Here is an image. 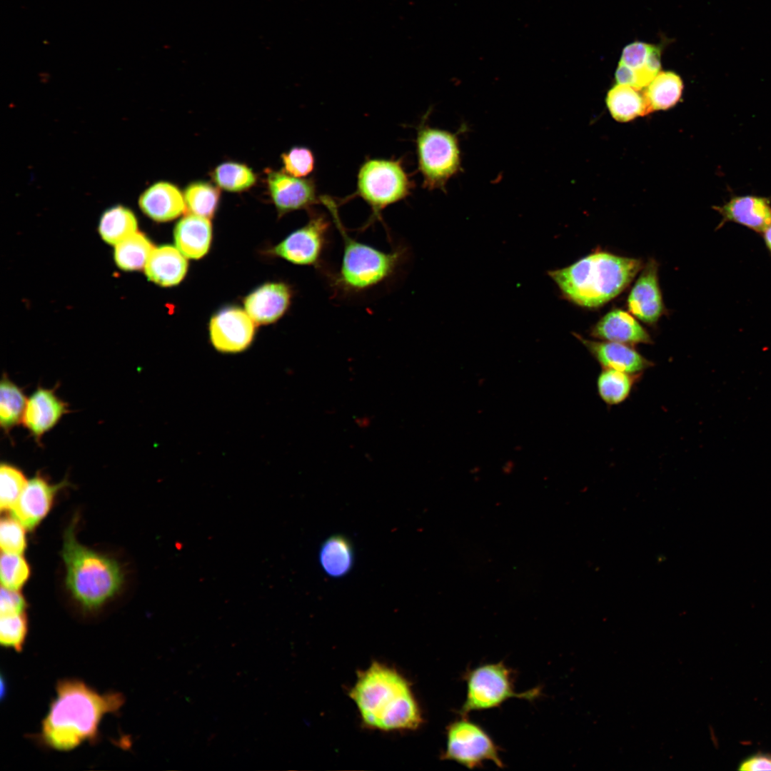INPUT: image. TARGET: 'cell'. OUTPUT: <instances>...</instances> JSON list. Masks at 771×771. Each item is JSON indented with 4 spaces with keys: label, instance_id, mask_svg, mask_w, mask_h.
Listing matches in <instances>:
<instances>
[{
    "label": "cell",
    "instance_id": "cell-6",
    "mask_svg": "<svg viewBox=\"0 0 771 771\" xmlns=\"http://www.w3.org/2000/svg\"><path fill=\"white\" fill-rule=\"evenodd\" d=\"M413 181L400 159L369 158L360 166L356 190L344 201L360 197L370 207L372 215L366 226L381 221V212L388 206L410 195Z\"/></svg>",
    "mask_w": 771,
    "mask_h": 771
},
{
    "label": "cell",
    "instance_id": "cell-37",
    "mask_svg": "<svg viewBox=\"0 0 771 771\" xmlns=\"http://www.w3.org/2000/svg\"><path fill=\"white\" fill-rule=\"evenodd\" d=\"M281 161L284 172L295 177L305 178L315 168V156L306 147L295 146L282 153Z\"/></svg>",
    "mask_w": 771,
    "mask_h": 771
},
{
    "label": "cell",
    "instance_id": "cell-30",
    "mask_svg": "<svg viewBox=\"0 0 771 771\" xmlns=\"http://www.w3.org/2000/svg\"><path fill=\"white\" fill-rule=\"evenodd\" d=\"M183 197L188 213L209 218L217 209L220 191L210 183L195 181L186 188Z\"/></svg>",
    "mask_w": 771,
    "mask_h": 771
},
{
    "label": "cell",
    "instance_id": "cell-26",
    "mask_svg": "<svg viewBox=\"0 0 771 771\" xmlns=\"http://www.w3.org/2000/svg\"><path fill=\"white\" fill-rule=\"evenodd\" d=\"M683 89L680 77L671 71H660L642 91L650 112L665 110L680 100Z\"/></svg>",
    "mask_w": 771,
    "mask_h": 771
},
{
    "label": "cell",
    "instance_id": "cell-17",
    "mask_svg": "<svg viewBox=\"0 0 771 771\" xmlns=\"http://www.w3.org/2000/svg\"><path fill=\"white\" fill-rule=\"evenodd\" d=\"M292 297L293 291L289 285L283 282L268 283L245 298V311L257 324L272 323L286 313Z\"/></svg>",
    "mask_w": 771,
    "mask_h": 771
},
{
    "label": "cell",
    "instance_id": "cell-20",
    "mask_svg": "<svg viewBox=\"0 0 771 771\" xmlns=\"http://www.w3.org/2000/svg\"><path fill=\"white\" fill-rule=\"evenodd\" d=\"M138 204L146 216L159 222L173 220L186 210L179 188L166 181L156 182L146 188L141 195Z\"/></svg>",
    "mask_w": 771,
    "mask_h": 771
},
{
    "label": "cell",
    "instance_id": "cell-21",
    "mask_svg": "<svg viewBox=\"0 0 771 771\" xmlns=\"http://www.w3.org/2000/svg\"><path fill=\"white\" fill-rule=\"evenodd\" d=\"M186 257L171 246L153 248L145 265L148 278L162 286L178 284L184 278L187 269Z\"/></svg>",
    "mask_w": 771,
    "mask_h": 771
},
{
    "label": "cell",
    "instance_id": "cell-15",
    "mask_svg": "<svg viewBox=\"0 0 771 771\" xmlns=\"http://www.w3.org/2000/svg\"><path fill=\"white\" fill-rule=\"evenodd\" d=\"M657 271L658 263L649 259L628 298L630 313L650 325L655 323L665 311Z\"/></svg>",
    "mask_w": 771,
    "mask_h": 771
},
{
    "label": "cell",
    "instance_id": "cell-39",
    "mask_svg": "<svg viewBox=\"0 0 771 771\" xmlns=\"http://www.w3.org/2000/svg\"><path fill=\"white\" fill-rule=\"evenodd\" d=\"M737 769L745 771L771 770V754L760 751L752 754L742 760Z\"/></svg>",
    "mask_w": 771,
    "mask_h": 771
},
{
    "label": "cell",
    "instance_id": "cell-19",
    "mask_svg": "<svg viewBox=\"0 0 771 771\" xmlns=\"http://www.w3.org/2000/svg\"><path fill=\"white\" fill-rule=\"evenodd\" d=\"M575 336L605 368L614 369L633 375L651 366L650 361L629 345L612 341L600 342L588 340L578 334H575Z\"/></svg>",
    "mask_w": 771,
    "mask_h": 771
},
{
    "label": "cell",
    "instance_id": "cell-9",
    "mask_svg": "<svg viewBox=\"0 0 771 771\" xmlns=\"http://www.w3.org/2000/svg\"><path fill=\"white\" fill-rule=\"evenodd\" d=\"M445 737L441 760L455 762L470 770L480 767L486 761L504 767L498 746L480 725L467 716L450 722L445 728Z\"/></svg>",
    "mask_w": 771,
    "mask_h": 771
},
{
    "label": "cell",
    "instance_id": "cell-3",
    "mask_svg": "<svg viewBox=\"0 0 771 771\" xmlns=\"http://www.w3.org/2000/svg\"><path fill=\"white\" fill-rule=\"evenodd\" d=\"M320 198L321 203L329 211L343 241V256L339 268L336 271L326 270L323 272L333 295L342 298L358 296L393 280L406 261L408 251L405 246L399 245L392 251L385 252L354 239L340 218L336 201L328 195H321Z\"/></svg>",
    "mask_w": 771,
    "mask_h": 771
},
{
    "label": "cell",
    "instance_id": "cell-29",
    "mask_svg": "<svg viewBox=\"0 0 771 771\" xmlns=\"http://www.w3.org/2000/svg\"><path fill=\"white\" fill-rule=\"evenodd\" d=\"M153 248L145 235L135 232L116 245L115 261L123 270H139L145 267Z\"/></svg>",
    "mask_w": 771,
    "mask_h": 771
},
{
    "label": "cell",
    "instance_id": "cell-34",
    "mask_svg": "<svg viewBox=\"0 0 771 771\" xmlns=\"http://www.w3.org/2000/svg\"><path fill=\"white\" fill-rule=\"evenodd\" d=\"M30 568L21 554L1 553L0 576L1 585L19 590L28 580Z\"/></svg>",
    "mask_w": 771,
    "mask_h": 771
},
{
    "label": "cell",
    "instance_id": "cell-18",
    "mask_svg": "<svg viewBox=\"0 0 771 771\" xmlns=\"http://www.w3.org/2000/svg\"><path fill=\"white\" fill-rule=\"evenodd\" d=\"M591 335L629 346L652 343L650 336L634 316L620 308L613 309L603 316L592 328Z\"/></svg>",
    "mask_w": 771,
    "mask_h": 771
},
{
    "label": "cell",
    "instance_id": "cell-38",
    "mask_svg": "<svg viewBox=\"0 0 771 771\" xmlns=\"http://www.w3.org/2000/svg\"><path fill=\"white\" fill-rule=\"evenodd\" d=\"M27 603L24 596L16 590L1 585L0 593V613L7 615L25 613Z\"/></svg>",
    "mask_w": 771,
    "mask_h": 771
},
{
    "label": "cell",
    "instance_id": "cell-28",
    "mask_svg": "<svg viewBox=\"0 0 771 771\" xmlns=\"http://www.w3.org/2000/svg\"><path fill=\"white\" fill-rule=\"evenodd\" d=\"M136 216L128 208L116 206L110 208L102 215L99 231L108 243L116 245L127 236L136 232Z\"/></svg>",
    "mask_w": 771,
    "mask_h": 771
},
{
    "label": "cell",
    "instance_id": "cell-1",
    "mask_svg": "<svg viewBox=\"0 0 771 771\" xmlns=\"http://www.w3.org/2000/svg\"><path fill=\"white\" fill-rule=\"evenodd\" d=\"M124 702L119 692L100 694L82 681L61 680L42 721L40 738L56 750H72L96 739L104 716L117 712Z\"/></svg>",
    "mask_w": 771,
    "mask_h": 771
},
{
    "label": "cell",
    "instance_id": "cell-22",
    "mask_svg": "<svg viewBox=\"0 0 771 771\" xmlns=\"http://www.w3.org/2000/svg\"><path fill=\"white\" fill-rule=\"evenodd\" d=\"M212 238L208 218L188 213L176 224L174 241L176 248L186 258L198 259L208 251Z\"/></svg>",
    "mask_w": 771,
    "mask_h": 771
},
{
    "label": "cell",
    "instance_id": "cell-36",
    "mask_svg": "<svg viewBox=\"0 0 771 771\" xmlns=\"http://www.w3.org/2000/svg\"><path fill=\"white\" fill-rule=\"evenodd\" d=\"M26 528L14 517H4L0 523V546L1 551L22 554L26 548Z\"/></svg>",
    "mask_w": 771,
    "mask_h": 771
},
{
    "label": "cell",
    "instance_id": "cell-11",
    "mask_svg": "<svg viewBox=\"0 0 771 771\" xmlns=\"http://www.w3.org/2000/svg\"><path fill=\"white\" fill-rule=\"evenodd\" d=\"M255 323L246 311L236 307L222 309L210 321L211 343L222 353L241 352L248 348L253 341Z\"/></svg>",
    "mask_w": 771,
    "mask_h": 771
},
{
    "label": "cell",
    "instance_id": "cell-35",
    "mask_svg": "<svg viewBox=\"0 0 771 771\" xmlns=\"http://www.w3.org/2000/svg\"><path fill=\"white\" fill-rule=\"evenodd\" d=\"M25 613L1 615L0 641L2 646L21 651L28 633Z\"/></svg>",
    "mask_w": 771,
    "mask_h": 771
},
{
    "label": "cell",
    "instance_id": "cell-10",
    "mask_svg": "<svg viewBox=\"0 0 771 771\" xmlns=\"http://www.w3.org/2000/svg\"><path fill=\"white\" fill-rule=\"evenodd\" d=\"M311 211L308 222L287 236L271 252L291 263L313 266L323 272L331 221L323 213Z\"/></svg>",
    "mask_w": 771,
    "mask_h": 771
},
{
    "label": "cell",
    "instance_id": "cell-2",
    "mask_svg": "<svg viewBox=\"0 0 771 771\" xmlns=\"http://www.w3.org/2000/svg\"><path fill=\"white\" fill-rule=\"evenodd\" d=\"M349 696L363 724L371 729L415 730L423 724L410 682L395 669L378 661L358 672Z\"/></svg>",
    "mask_w": 771,
    "mask_h": 771
},
{
    "label": "cell",
    "instance_id": "cell-16",
    "mask_svg": "<svg viewBox=\"0 0 771 771\" xmlns=\"http://www.w3.org/2000/svg\"><path fill=\"white\" fill-rule=\"evenodd\" d=\"M722 219L717 227L731 222L762 233L771 223V200L757 196H732L722 206H715Z\"/></svg>",
    "mask_w": 771,
    "mask_h": 771
},
{
    "label": "cell",
    "instance_id": "cell-14",
    "mask_svg": "<svg viewBox=\"0 0 771 771\" xmlns=\"http://www.w3.org/2000/svg\"><path fill=\"white\" fill-rule=\"evenodd\" d=\"M69 412L68 404L58 396L55 388L39 386L27 399L22 424L40 445L44 435Z\"/></svg>",
    "mask_w": 771,
    "mask_h": 771
},
{
    "label": "cell",
    "instance_id": "cell-33",
    "mask_svg": "<svg viewBox=\"0 0 771 771\" xmlns=\"http://www.w3.org/2000/svg\"><path fill=\"white\" fill-rule=\"evenodd\" d=\"M27 482L21 469L7 462H1L0 466L1 511L12 510Z\"/></svg>",
    "mask_w": 771,
    "mask_h": 771
},
{
    "label": "cell",
    "instance_id": "cell-25",
    "mask_svg": "<svg viewBox=\"0 0 771 771\" xmlns=\"http://www.w3.org/2000/svg\"><path fill=\"white\" fill-rule=\"evenodd\" d=\"M353 546L342 535L329 537L321 546L320 564L330 577L341 578L347 575L353 567Z\"/></svg>",
    "mask_w": 771,
    "mask_h": 771
},
{
    "label": "cell",
    "instance_id": "cell-32",
    "mask_svg": "<svg viewBox=\"0 0 771 771\" xmlns=\"http://www.w3.org/2000/svg\"><path fill=\"white\" fill-rule=\"evenodd\" d=\"M216 184L228 191H242L251 187L256 180L253 171L248 166L233 161L218 165L213 171Z\"/></svg>",
    "mask_w": 771,
    "mask_h": 771
},
{
    "label": "cell",
    "instance_id": "cell-13",
    "mask_svg": "<svg viewBox=\"0 0 771 771\" xmlns=\"http://www.w3.org/2000/svg\"><path fill=\"white\" fill-rule=\"evenodd\" d=\"M69 485L64 479L53 484L40 472L30 478L12 508V516L27 530H33L49 513L59 490Z\"/></svg>",
    "mask_w": 771,
    "mask_h": 771
},
{
    "label": "cell",
    "instance_id": "cell-4",
    "mask_svg": "<svg viewBox=\"0 0 771 771\" xmlns=\"http://www.w3.org/2000/svg\"><path fill=\"white\" fill-rule=\"evenodd\" d=\"M642 265L638 258L595 251L568 267L550 271L549 275L567 300L592 308L623 291Z\"/></svg>",
    "mask_w": 771,
    "mask_h": 771
},
{
    "label": "cell",
    "instance_id": "cell-7",
    "mask_svg": "<svg viewBox=\"0 0 771 771\" xmlns=\"http://www.w3.org/2000/svg\"><path fill=\"white\" fill-rule=\"evenodd\" d=\"M466 683V695L458 710L460 716L471 712L500 707L510 698L533 701L540 695V687L517 692L513 671L503 662L486 663L468 669L463 677Z\"/></svg>",
    "mask_w": 771,
    "mask_h": 771
},
{
    "label": "cell",
    "instance_id": "cell-40",
    "mask_svg": "<svg viewBox=\"0 0 771 771\" xmlns=\"http://www.w3.org/2000/svg\"><path fill=\"white\" fill-rule=\"evenodd\" d=\"M762 237L765 244V246L771 255V223L763 231Z\"/></svg>",
    "mask_w": 771,
    "mask_h": 771
},
{
    "label": "cell",
    "instance_id": "cell-5",
    "mask_svg": "<svg viewBox=\"0 0 771 771\" xmlns=\"http://www.w3.org/2000/svg\"><path fill=\"white\" fill-rule=\"evenodd\" d=\"M77 520L74 517L64 532L61 555L66 566L65 584L85 610H96L119 592L124 573L115 559L77 541Z\"/></svg>",
    "mask_w": 771,
    "mask_h": 771
},
{
    "label": "cell",
    "instance_id": "cell-23",
    "mask_svg": "<svg viewBox=\"0 0 771 771\" xmlns=\"http://www.w3.org/2000/svg\"><path fill=\"white\" fill-rule=\"evenodd\" d=\"M660 56L659 47L635 41L623 49L619 64L633 71L635 77L633 88L640 91L645 89L659 74Z\"/></svg>",
    "mask_w": 771,
    "mask_h": 771
},
{
    "label": "cell",
    "instance_id": "cell-12",
    "mask_svg": "<svg viewBox=\"0 0 771 771\" xmlns=\"http://www.w3.org/2000/svg\"><path fill=\"white\" fill-rule=\"evenodd\" d=\"M268 188L271 199L280 216L305 209L321 203L320 196L313 178H298L284 171H269L267 175Z\"/></svg>",
    "mask_w": 771,
    "mask_h": 771
},
{
    "label": "cell",
    "instance_id": "cell-8",
    "mask_svg": "<svg viewBox=\"0 0 771 771\" xmlns=\"http://www.w3.org/2000/svg\"><path fill=\"white\" fill-rule=\"evenodd\" d=\"M422 121L418 128L416 151L423 186L445 191L448 181L462 171L458 133L432 128Z\"/></svg>",
    "mask_w": 771,
    "mask_h": 771
},
{
    "label": "cell",
    "instance_id": "cell-27",
    "mask_svg": "<svg viewBox=\"0 0 771 771\" xmlns=\"http://www.w3.org/2000/svg\"><path fill=\"white\" fill-rule=\"evenodd\" d=\"M26 402L23 389L4 373L0 385V425L6 434L22 423Z\"/></svg>",
    "mask_w": 771,
    "mask_h": 771
},
{
    "label": "cell",
    "instance_id": "cell-24",
    "mask_svg": "<svg viewBox=\"0 0 771 771\" xmlns=\"http://www.w3.org/2000/svg\"><path fill=\"white\" fill-rule=\"evenodd\" d=\"M606 103L612 116L621 122L650 113L642 91L628 85L613 86L608 93Z\"/></svg>",
    "mask_w": 771,
    "mask_h": 771
},
{
    "label": "cell",
    "instance_id": "cell-31",
    "mask_svg": "<svg viewBox=\"0 0 771 771\" xmlns=\"http://www.w3.org/2000/svg\"><path fill=\"white\" fill-rule=\"evenodd\" d=\"M633 374L605 368L598 377L597 388L601 399L608 405H617L629 395L633 385Z\"/></svg>",
    "mask_w": 771,
    "mask_h": 771
}]
</instances>
